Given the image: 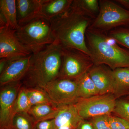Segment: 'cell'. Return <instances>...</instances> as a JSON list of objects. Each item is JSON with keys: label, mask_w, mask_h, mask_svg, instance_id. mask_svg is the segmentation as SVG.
I'll return each mask as SVG.
<instances>
[{"label": "cell", "mask_w": 129, "mask_h": 129, "mask_svg": "<svg viewBox=\"0 0 129 129\" xmlns=\"http://www.w3.org/2000/svg\"><path fill=\"white\" fill-rule=\"evenodd\" d=\"M61 65V47L55 41L32 54L28 69L21 81L24 87L44 89L59 77Z\"/></svg>", "instance_id": "obj_2"}, {"label": "cell", "mask_w": 129, "mask_h": 129, "mask_svg": "<svg viewBox=\"0 0 129 129\" xmlns=\"http://www.w3.org/2000/svg\"><path fill=\"white\" fill-rule=\"evenodd\" d=\"M25 87L22 86L16 99L14 111L16 113H28L32 107Z\"/></svg>", "instance_id": "obj_23"}, {"label": "cell", "mask_w": 129, "mask_h": 129, "mask_svg": "<svg viewBox=\"0 0 129 129\" xmlns=\"http://www.w3.org/2000/svg\"><path fill=\"white\" fill-rule=\"evenodd\" d=\"M76 129H94L91 122L83 120L80 122Z\"/></svg>", "instance_id": "obj_29"}, {"label": "cell", "mask_w": 129, "mask_h": 129, "mask_svg": "<svg viewBox=\"0 0 129 129\" xmlns=\"http://www.w3.org/2000/svg\"><path fill=\"white\" fill-rule=\"evenodd\" d=\"M78 95L79 98H87L99 95L96 87L88 72L78 79Z\"/></svg>", "instance_id": "obj_19"}, {"label": "cell", "mask_w": 129, "mask_h": 129, "mask_svg": "<svg viewBox=\"0 0 129 129\" xmlns=\"http://www.w3.org/2000/svg\"><path fill=\"white\" fill-rule=\"evenodd\" d=\"M109 115H101L91 119L94 129H112L109 119Z\"/></svg>", "instance_id": "obj_26"}, {"label": "cell", "mask_w": 129, "mask_h": 129, "mask_svg": "<svg viewBox=\"0 0 129 129\" xmlns=\"http://www.w3.org/2000/svg\"><path fill=\"white\" fill-rule=\"evenodd\" d=\"M112 71L104 64H94L88 73L94 82L99 95L111 94L112 88Z\"/></svg>", "instance_id": "obj_13"}, {"label": "cell", "mask_w": 129, "mask_h": 129, "mask_svg": "<svg viewBox=\"0 0 129 129\" xmlns=\"http://www.w3.org/2000/svg\"><path fill=\"white\" fill-rule=\"evenodd\" d=\"M71 6L94 19L98 15L100 8L99 2L97 0H74Z\"/></svg>", "instance_id": "obj_20"}, {"label": "cell", "mask_w": 129, "mask_h": 129, "mask_svg": "<svg viewBox=\"0 0 129 129\" xmlns=\"http://www.w3.org/2000/svg\"><path fill=\"white\" fill-rule=\"evenodd\" d=\"M86 42L94 64L107 65L112 70L129 67V51L120 47L104 32L88 29Z\"/></svg>", "instance_id": "obj_3"}, {"label": "cell", "mask_w": 129, "mask_h": 129, "mask_svg": "<svg viewBox=\"0 0 129 129\" xmlns=\"http://www.w3.org/2000/svg\"><path fill=\"white\" fill-rule=\"evenodd\" d=\"M73 0H39V17L51 21L69 10Z\"/></svg>", "instance_id": "obj_14"}, {"label": "cell", "mask_w": 129, "mask_h": 129, "mask_svg": "<svg viewBox=\"0 0 129 129\" xmlns=\"http://www.w3.org/2000/svg\"><path fill=\"white\" fill-rule=\"evenodd\" d=\"M99 11L88 29L105 33L129 25V11L109 0L99 2Z\"/></svg>", "instance_id": "obj_5"}, {"label": "cell", "mask_w": 129, "mask_h": 129, "mask_svg": "<svg viewBox=\"0 0 129 129\" xmlns=\"http://www.w3.org/2000/svg\"><path fill=\"white\" fill-rule=\"evenodd\" d=\"M58 112L54 118L55 129H76L83 120L75 104L58 106Z\"/></svg>", "instance_id": "obj_12"}, {"label": "cell", "mask_w": 129, "mask_h": 129, "mask_svg": "<svg viewBox=\"0 0 129 129\" xmlns=\"http://www.w3.org/2000/svg\"><path fill=\"white\" fill-rule=\"evenodd\" d=\"M126 99H129V92L128 94L126 96Z\"/></svg>", "instance_id": "obj_32"}, {"label": "cell", "mask_w": 129, "mask_h": 129, "mask_svg": "<svg viewBox=\"0 0 129 129\" xmlns=\"http://www.w3.org/2000/svg\"><path fill=\"white\" fill-rule=\"evenodd\" d=\"M22 81L10 83L2 86L0 91V129H11L15 114L14 107Z\"/></svg>", "instance_id": "obj_9"}, {"label": "cell", "mask_w": 129, "mask_h": 129, "mask_svg": "<svg viewBox=\"0 0 129 129\" xmlns=\"http://www.w3.org/2000/svg\"><path fill=\"white\" fill-rule=\"evenodd\" d=\"M109 119L112 129H129V122L122 118L111 114Z\"/></svg>", "instance_id": "obj_27"}, {"label": "cell", "mask_w": 129, "mask_h": 129, "mask_svg": "<svg viewBox=\"0 0 129 129\" xmlns=\"http://www.w3.org/2000/svg\"><path fill=\"white\" fill-rule=\"evenodd\" d=\"M9 59L1 58L0 59V74L2 73L6 67Z\"/></svg>", "instance_id": "obj_30"}, {"label": "cell", "mask_w": 129, "mask_h": 129, "mask_svg": "<svg viewBox=\"0 0 129 129\" xmlns=\"http://www.w3.org/2000/svg\"><path fill=\"white\" fill-rule=\"evenodd\" d=\"M94 20L71 6L67 12L50 21L55 41L61 47L77 49L91 57L85 34Z\"/></svg>", "instance_id": "obj_1"}, {"label": "cell", "mask_w": 129, "mask_h": 129, "mask_svg": "<svg viewBox=\"0 0 129 129\" xmlns=\"http://www.w3.org/2000/svg\"><path fill=\"white\" fill-rule=\"evenodd\" d=\"M115 1L123 6L125 9L129 11V0H117Z\"/></svg>", "instance_id": "obj_31"}, {"label": "cell", "mask_w": 129, "mask_h": 129, "mask_svg": "<svg viewBox=\"0 0 129 129\" xmlns=\"http://www.w3.org/2000/svg\"><path fill=\"white\" fill-rule=\"evenodd\" d=\"M109 36L120 44L129 49V28H117L109 31Z\"/></svg>", "instance_id": "obj_24"}, {"label": "cell", "mask_w": 129, "mask_h": 129, "mask_svg": "<svg viewBox=\"0 0 129 129\" xmlns=\"http://www.w3.org/2000/svg\"><path fill=\"white\" fill-rule=\"evenodd\" d=\"M16 6L17 20L19 26L39 17V0H17Z\"/></svg>", "instance_id": "obj_16"}, {"label": "cell", "mask_w": 129, "mask_h": 129, "mask_svg": "<svg viewBox=\"0 0 129 129\" xmlns=\"http://www.w3.org/2000/svg\"><path fill=\"white\" fill-rule=\"evenodd\" d=\"M61 55L59 78L78 79L94 65L90 57L74 48L61 47Z\"/></svg>", "instance_id": "obj_6"}, {"label": "cell", "mask_w": 129, "mask_h": 129, "mask_svg": "<svg viewBox=\"0 0 129 129\" xmlns=\"http://www.w3.org/2000/svg\"><path fill=\"white\" fill-rule=\"evenodd\" d=\"M25 88L32 106L44 104L56 106L52 102L47 93L43 89L25 87Z\"/></svg>", "instance_id": "obj_21"}, {"label": "cell", "mask_w": 129, "mask_h": 129, "mask_svg": "<svg viewBox=\"0 0 129 129\" xmlns=\"http://www.w3.org/2000/svg\"><path fill=\"white\" fill-rule=\"evenodd\" d=\"M35 129H55L54 119L38 122L35 125Z\"/></svg>", "instance_id": "obj_28"}, {"label": "cell", "mask_w": 129, "mask_h": 129, "mask_svg": "<svg viewBox=\"0 0 129 129\" xmlns=\"http://www.w3.org/2000/svg\"><path fill=\"white\" fill-rule=\"evenodd\" d=\"M117 99L112 94L98 95L87 98H79L75 104L84 120L105 115L113 112Z\"/></svg>", "instance_id": "obj_7"}, {"label": "cell", "mask_w": 129, "mask_h": 129, "mask_svg": "<svg viewBox=\"0 0 129 129\" xmlns=\"http://www.w3.org/2000/svg\"><path fill=\"white\" fill-rule=\"evenodd\" d=\"M32 54L9 59L6 67L0 74L1 86L22 80L28 69Z\"/></svg>", "instance_id": "obj_11"}, {"label": "cell", "mask_w": 129, "mask_h": 129, "mask_svg": "<svg viewBox=\"0 0 129 129\" xmlns=\"http://www.w3.org/2000/svg\"><path fill=\"white\" fill-rule=\"evenodd\" d=\"M35 123L28 113H16L12 123L13 129H35Z\"/></svg>", "instance_id": "obj_22"}, {"label": "cell", "mask_w": 129, "mask_h": 129, "mask_svg": "<svg viewBox=\"0 0 129 129\" xmlns=\"http://www.w3.org/2000/svg\"><path fill=\"white\" fill-rule=\"evenodd\" d=\"M15 34L32 54L39 52L55 41L50 21L40 17L19 26Z\"/></svg>", "instance_id": "obj_4"}, {"label": "cell", "mask_w": 129, "mask_h": 129, "mask_svg": "<svg viewBox=\"0 0 129 129\" xmlns=\"http://www.w3.org/2000/svg\"><path fill=\"white\" fill-rule=\"evenodd\" d=\"M15 32L6 26L0 27V58L12 59L32 54L20 42Z\"/></svg>", "instance_id": "obj_10"}, {"label": "cell", "mask_w": 129, "mask_h": 129, "mask_svg": "<svg viewBox=\"0 0 129 129\" xmlns=\"http://www.w3.org/2000/svg\"><path fill=\"white\" fill-rule=\"evenodd\" d=\"M5 26L15 30L19 28L16 0L0 1V27Z\"/></svg>", "instance_id": "obj_15"}, {"label": "cell", "mask_w": 129, "mask_h": 129, "mask_svg": "<svg viewBox=\"0 0 129 129\" xmlns=\"http://www.w3.org/2000/svg\"><path fill=\"white\" fill-rule=\"evenodd\" d=\"M116 116L122 118L129 122V100L117 99L113 112Z\"/></svg>", "instance_id": "obj_25"}, {"label": "cell", "mask_w": 129, "mask_h": 129, "mask_svg": "<svg viewBox=\"0 0 129 129\" xmlns=\"http://www.w3.org/2000/svg\"><path fill=\"white\" fill-rule=\"evenodd\" d=\"M58 110V106L46 104H37L32 106L28 113L36 124L41 121L53 119Z\"/></svg>", "instance_id": "obj_18"}, {"label": "cell", "mask_w": 129, "mask_h": 129, "mask_svg": "<svg viewBox=\"0 0 129 129\" xmlns=\"http://www.w3.org/2000/svg\"><path fill=\"white\" fill-rule=\"evenodd\" d=\"M78 79L58 78L48 83L44 90L57 106L74 104L79 99Z\"/></svg>", "instance_id": "obj_8"}, {"label": "cell", "mask_w": 129, "mask_h": 129, "mask_svg": "<svg viewBox=\"0 0 129 129\" xmlns=\"http://www.w3.org/2000/svg\"></svg>", "instance_id": "obj_33"}, {"label": "cell", "mask_w": 129, "mask_h": 129, "mask_svg": "<svg viewBox=\"0 0 129 129\" xmlns=\"http://www.w3.org/2000/svg\"><path fill=\"white\" fill-rule=\"evenodd\" d=\"M111 94L116 99L127 96L129 92V67L118 68L112 71Z\"/></svg>", "instance_id": "obj_17"}]
</instances>
